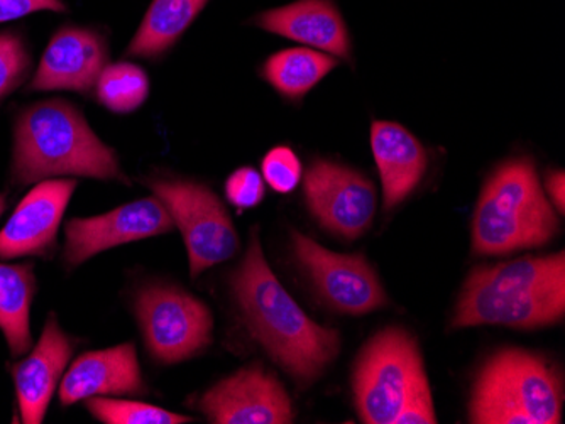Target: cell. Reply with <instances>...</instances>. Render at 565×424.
I'll return each mask as SVG.
<instances>
[{"mask_svg":"<svg viewBox=\"0 0 565 424\" xmlns=\"http://www.w3.org/2000/svg\"><path fill=\"white\" fill-rule=\"evenodd\" d=\"M231 284L254 340L301 388L313 384L338 357L341 335L308 318L276 280L256 230Z\"/></svg>","mask_w":565,"mask_h":424,"instance_id":"1","label":"cell"},{"mask_svg":"<svg viewBox=\"0 0 565 424\" xmlns=\"http://www.w3.org/2000/svg\"><path fill=\"white\" fill-rule=\"evenodd\" d=\"M53 178L127 183L114 149L97 138L81 110L62 98L24 107L14 123L12 185Z\"/></svg>","mask_w":565,"mask_h":424,"instance_id":"2","label":"cell"},{"mask_svg":"<svg viewBox=\"0 0 565 424\" xmlns=\"http://www.w3.org/2000/svg\"><path fill=\"white\" fill-rule=\"evenodd\" d=\"M565 313L564 252L522 258L471 272L460 294L452 327L503 325L539 328Z\"/></svg>","mask_w":565,"mask_h":424,"instance_id":"3","label":"cell"},{"mask_svg":"<svg viewBox=\"0 0 565 424\" xmlns=\"http://www.w3.org/2000/svg\"><path fill=\"white\" fill-rule=\"evenodd\" d=\"M557 217L529 157L507 161L486 182L472 220V247L481 256L510 254L547 243Z\"/></svg>","mask_w":565,"mask_h":424,"instance_id":"4","label":"cell"},{"mask_svg":"<svg viewBox=\"0 0 565 424\" xmlns=\"http://www.w3.org/2000/svg\"><path fill=\"white\" fill-rule=\"evenodd\" d=\"M561 417V378L541 356L507 348L482 367L472 391V423L557 424Z\"/></svg>","mask_w":565,"mask_h":424,"instance_id":"5","label":"cell"},{"mask_svg":"<svg viewBox=\"0 0 565 424\" xmlns=\"http://www.w3.org/2000/svg\"><path fill=\"white\" fill-rule=\"evenodd\" d=\"M425 381L417 340L403 328L380 331L355 363L359 416L367 424H395L409 395Z\"/></svg>","mask_w":565,"mask_h":424,"instance_id":"6","label":"cell"},{"mask_svg":"<svg viewBox=\"0 0 565 424\" xmlns=\"http://www.w3.org/2000/svg\"><path fill=\"white\" fill-rule=\"evenodd\" d=\"M168 208L185 240L192 276L236 256L239 237L218 196L209 186L190 180H146Z\"/></svg>","mask_w":565,"mask_h":424,"instance_id":"7","label":"cell"},{"mask_svg":"<svg viewBox=\"0 0 565 424\" xmlns=\"http://www.w3.org/2000/svg\"><path fill=\"white\" fill-rule=\"evenodd\" d=\"M136 315L146 348L164 366L183 362L212 341L211 309L199 297L168 284L142 287L136 296Z\"/></svg>","mask_w":565,"mask_h":424,"instance_id":"8","label":"cell"},{"mask_svg":"<svg viewBox=\"0 0 565 424\" xmlns=\"http://www.w3.org/2000/svg\"><path fill=\"white\" fill-rule=\"evenodd\" d=\"M295 256L320 296L345 315H366L388 303L376 272L361 254L327 251L316 240L291 233Z\"/></svg>","mask_w":565,"mask_h":424,"instance_id":"9","label":"cell"},{"mask_svg":"<svg viewBox=\"0 0 565 424\" xmlns=\"http://www.w3.org/2000/svg\"><path fill=\"white\" fill-rule=\"evenodd\" d=\"M305 198L313 217L330 232L358 239L376 211L373 183L344 164L317 160L305 174Z\"/></svg>","mask_w":565,"mask_h":424,"instance_id":"10","label":"cell"},{"mask_svg":"<svg viewBox=\"0 0 565 424\" xmlns=\"http://www.w3.org/2000/svg\"><path fill=\"white\" fill-rule=\"evenodd\" d=\"M174 221L160 198H142L98 217L73 218L65 227L63 259L70 268L124 243L171 232Z\"/></svg>","mask_w":565,"mask_h":424,"instance_id":"11","label":"cell"},{"mask_svg":"<svg viewBox=\"0 0 565 424\" xmlns=\"http://www.w3.org/2000/svg\"><path fill=\"white\" fill-rule=\"evenodd\" d=\"M199 407L217 424H288L295 420L290 395L262 363L244 367L209 389Z\"/></svg>","mask_w":565,"mask_h":424,"instance_id":"12","label":"cell"},{"mask_svg":"<svg viewBox=\"0 0 565 424\" xmlns=\"http://www.w3.org/2000/svg\"><path fill=\"white\" fill-rule=\"evenodd\" d=\"M75 188L72 178L36 183L0 230V259L50 258Z\"/></svg>","mask_w":565,"mask_h":424,"instance_id":"13","label":"cell"},{"mask_svg":"<svg viewBox=\"0 0 565 424\" xmlns=\"http://www.w3.org/2000/svg\"><path fill=\"white\" fill-rule=\"evenodd\" d=\"M106 40L88 28L63 26L51 36L31 91H88L106 68Z\"/></svg>","mask_w":565,"mask_h":424,"instance_id":"14","label":"cell"},{"mask_svg":"<svg viewBox=\"0 0 565 424\" xmlns=\"http://www.w3.org/2000/svg\"><path fill=\"white\" fill-rule=\"evenodd\" d=\"M73 350L75 341L62 330L56 316L50 315L36 347L12 367L22 423H43Z\"/></svg>","mask_w":565,"mask_h":424,"instance_id":"15","label":"cell"},{"mask_svg":"<svg viewBox=\"0 0 565 424\" xmlns=\"http://www.w3.org/2000/svg\"><path fill=\"white\" fill-rule=\"evenodd\" d=\"M145 391L135 345L124 344L78 357L63 376L60 401L63 406H72L98 395L142 394Z\"/></svg>","mask_w":565,"mask_h":424,"instance_id":"16","label":"cell"},{"mask_svg":"<svg viewBox=\"0 0 565 424\" xmlns=\"http://www.w3.org/2000/svg\"><path fill=\"white\" fill-rule=\"evenodd\" d=\"M254 22L268 33L297 41L333 58H351V34L332 0H297L262 12Z\"/></svg>","mask_w":565,"mask_h":424,"instance_id":"17","label":"cell"},{"mask_svg":"<svg viewBox=\"0 0 565 424\" xmlns=\"http://www.w3.org/2000/svg\"><path fill=\"white\" fill-rule=\"evenodd\" d=\"M371 149L383 185L384 210H392L415 192L428 166L427 151L403 126L376 120Z\"/></svg>","mask_w":565,"mask_h":424,"instance_id":"18","label":"cell"},{"mask_svg":"<svg viewBox=\"0 0 565 424\" xmlns=\"http://www.w3.org/2000/svg\"><path fill=\"white\" fill-rule=\"evenodd\" d=\"M209 0H152L138 33L127 47V55L154 59L170 52Z\"/></svg>","mask_w":565,"mask_h":424,"instance_id":"19","label":"cell"},{"mask_svg":"<svg viewBox=\"0 0 565 424\" xmlns=\"http://www.w3.org/2000/svg\"><path fill=\"white\" fill-rule=\"evenodd\" d=\"M36 294L33 264H0V330L12 357L30 352L31 305Z\"/></svg>","mask_w":565,"mask_h":424,"instance_id":"20","label":"cell"},{"mask_svg":"<svg viewBox=\"0 0 565 424\" xmlns=\"http://www.w3.org/2000/svg\"><path fill=\"white\" fill-rule=\"evenodd\" d=\"M338 58L310 47L275 53L263 66V77L282 97L300 100L338 66Z\"/></svg>","mask_w":565,"mask_h":424,"instance_id":"21","label":"cell"},{"mask_svg":"<svg viewBox=\"0 0 565 424\" xmlns=\"http://www.w3.org/2000/svg\"><path fill=\"white\" fill-rule=\"evenodd\" d=\"M97 100L114 113L138 110L149 95V78L141 66L114 63L102 69L97 80Z\"/></svg>","mask_w":565,"mask_h":424,"instance_id":"22","label":"cell"},{"mask_svg":"<svg viewBox=\"0 0 565 424\" xmlns=\"http://www.w3.org/2000/svg\"><path fill=\"white\" fill-rule=\"evenodd\" d=\"M87 410L92 416L106 424H185L192 417L171 413L163 407L124 399L88 398Z\"/></svg>","mask_w":565,"mask_h":424,"instance_id":"23","label":"cell"},{"mask_svg":"<svg viewBox=\"0 0 565 424\" xmlns=\"http://www.w3.org/2000/svg\"><path fill=\"white\" fill-rule=\"evenodd\" d=\"M33 69V55L15 31L0 33V104L25 84Z\"/></svg>","mask_w":565,"mask_h":424,"instance_id":"24","label":"cell"},{"mask_svg":"<svg viewBox=\"0 0 565 424\" xmlns=\"http://www.w3.org/2000/svg\"><path fill=\"white\" fill-rule=\"evenodd\" d=\"M262 170L263 180L276 193H282V195L295 192L303 178L301 161L294 153V149L287 148V145L273 148L263 160Z\"/></svg>","mask_w":565,"mask_h":424,"instance_id":"25","label":"cell"},{"mask_svg":"<svg viewBox=\"0 0 565 424\" xmlns=\"http://www.w3.org/2000/svg\"><path fill=\"white\" fill-rule=\"evenodd\" d=\"M265 180L253 167H239L225 182V196L228 204L239 210L258 207L265 198Z\"/></svg>","mask_w":565,"mask_h":424,"instance_id":"26","label":"cell"},{"mask_svg":"<svg viewBox=\"0 0 565 424\" xmlns=\"http://www.w3.org/2000/svg\"><path fill=\"white\" fill-rule=\"evenodd\" d=\"M434 403H431V392L428 388V381L422 382L414 394L409 395L402 413L396 417L395 424H435Z\"/></svg>","mask_w":565,"mask_h":424,"instance_id":"27","label":"cell"},{"mask_svg":"<svg viewBox=\"0 0 565 424\" xmlns=\"http://www.w3.org/2000/svg\"><path fill=\"white\" fill-rule=\"evenodd\" d=\"M43 11L66 12V6L63 0H0V24Z\"/></svg>","mask_w":565,"mask_h":424,"instance_id":"28","label":"cell"},{"mask_svg":"<svg viewBox=\"0 0 565 424\" xmlns=\"http://www.w3.org/2000/svg\"><path fill=\"white\" fill-rule=\"evenodd\" d=\"M547 189L551 193L552 199H554L555 207L558 211H564L565 204V178L564 171H552L547 176Z\"/></svg>","mask_w":565,"mask_h":424,"instance_id":"29","label":"cell"},{"mask_svg":"<svg viewBox=\"0 0 565 424\" xmlns=\"http://www.w3.org/2000/svg\"><path fill=\"white\" fill-rule=\"evenodd\" d=\"M6 196L0 193V217H2V214L6 211Z\"/></svg>","mask_w":565,"mask_h":424,"instance_id":"30","label":"cell"}]
</instances>
